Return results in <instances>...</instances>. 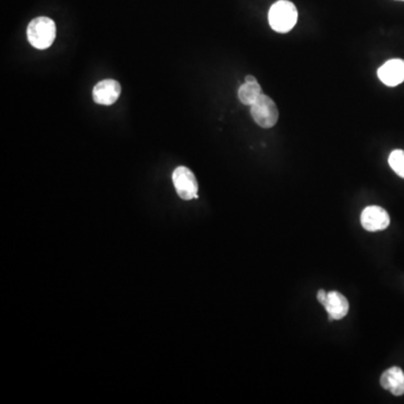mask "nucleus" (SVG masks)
Masks as SVG:
<instances>
[{
	"instance_id": "nucleus-1",
	"label": "nucleus",
	"mask_w": 404,
	"mask_h": 404,
	"mask_svg": "<svg viewBox=\"0 0 404 404\" xmlns=\"http://www.w3.org/2000/svg\"><path fill=\"white\" fill-rule=\"evenodd\" d=\"M298 22V11L289 0L276 1L268 11V22L273 31L285 34L290 32Z\"/></svg>"
},
{
	"instance_id": "nucleus-2",
	"label": "nucleus",
	"mask_w": 404,
	"mask_h": 404,
	"mask_svg": "<svg viewBox=\"0 0 404 404\" xmlns=\"http://www.w3.org/2000/svg\"><path fill=\"white\" fill-rule=\"evenodd\" d=\"M56 37V26L48 17H37L27 26L30 44L37 50H45L53 44Z\"/></svg>"
},
{
	"instance_id": "nucleus-3",
	"label": "nucleus",
	"mask_w": 404,
	"mask_h": 404,
	"mask_svg": "<svg viewBox=\"0 0 404 404\" xmlns=\"http://www.w3.org/2000/svg\"><path fill=\"white\" fill-rule=\"evenodd\" d=\"M251 115L254 122L262 129H272L279 120V110L275 103L264 93L252 105Z\"/></svg>"
},
{
	"instance_id": "nucleus-4",
	"label": "nucleus",
	"mask_w": 404,
	"mask_h": 404,
	"mask_svg": "<svg viewBox=\"0 0 404 404\" xmlns=\"http://www.w3.org/2000/svg\"><path fill=\"white\" fill-rule=\"evenodd\" d=\"M172 180L180 198L183 200L198 198V181L190 169L185 167H176L173 172Z\"/></svg>"
},
{
	"instance_id": "nucleus-5",
	"label": "nucleus",
	"mask_w": 404,
	"mask_h": 404,
	"mask_svg": "<svg viewBox=\"0 0 404 404\" xmlns=\"http://www.w3.org/2000/svg\"><path fill=\"white\" fill-rule=\"evenodd\" d=\"M360 223L368 232H379L388 228L390 225V216L388 211L381 207H366L360 216Z\"/></svg>"
},
{
	"instance_id": "nucleus-6",
	"label": "nucleus",
	"mask_w": 404,
	"mask_h": 404,
	"mask_svg": "<svg viewBox=\"0 0 404 404\" xmlns=\"http://www.w3.org/2000/svg\"><path fill=\"white\" fill-rule=\"evenodd\" d=\"M122 93V86L119 82L112 79H106L96 84L92 90V97L98 105L110 106L118 100Z\"/></svg>"
},
{
	"instance_id": "nucleus-7",
	"label": "nucleus",
	"mask_w": 404,
	"mask_h": 404,
	"mask_svg": "<svg viewBox=\"0 0 404 404\" xmlns=\"http://www.w3.org/2000/svg\"><path fill=\"white\" fill-rule=\"evenodd\" d=\"M377 76L385 86H396L404 81V60L392 59L377 70Z\"/></svg>"
},
{
	"instance_id": "nucleus-8",
	"label": "nucleus",
	"mask_w": 404,
	"mask_h": 404,
	"mask_svg": "<svg viewBox=\"0 0 404 404\" xmlns=\"http://www.w3.org/2000/svg\"><path fill=\"white\" fill-rule=\"evenodd\" d=\"M322 306L328 313L329 320H340L348 315V300L337 291L327 293L326 301Z\"/></svg>"
},
{
	"instance_id": "nucleus-9",
	"label": "nucleus",
	"mask_w": 404,
	"mask_h": 404,
	"mask_svg": "<svg viewBox=\"0 0 404 404\" xmlns=\"http://www.w3.org/2000/svg\"><path fill=\"white\" fill-rule=\"evenodd\" d=\"M382 388L385 390L390 391L391 393L396 396H401L404 394V372L401 368L394 367L389 368L385 371L379 379Z\"/></svg>"
},
{
	"instance_id": "nucleus-10",
	"label": "nucleus",
	"mask_w": 404,
	"mask_h": 404,
	"mask_svg": "<svg viewBox=\"0 0 404 404\" xmlns=\"http://www.w3.org/2000/svg\"><path fill=\"white\" fill-rule=\"evenodd\" d=\"M262 95L259 82H245L238 89V99L245 106H252Z\"/></svg>"
},
{
	"instance_id": "nucleus-11",
	"label": "nucleus",
	"mask_w": 404,
	"mask_h": 404,
	"mask_svg": "<svg viewBox=\"0 0 404 404\" xmlns=\"http://www.w3.org/2000/svg\"><path fill=\"white\" fill-rule=\"evenodd\" d=\"M389 164L391 169L404 178V151L403 150H394L389 157Z\"/></svg>"
},
{
	"instance_id": "nucleus-12",
	"label": "nucleus",
	"mask_w": 404,
	"mask_h": 404,
	"mask_svg": "<svg viewBox=\"0 0 404 404\" xmlns=\"http://www.w3.org/2000/svg\"><path fill=\"white\" fill-rule=\"evenodd\" d=\"M245 82H257L256 78L252 76V74H248L245 77Z\"/></svg>"
},
{
	"instance_id": "nucleus-13",
	"label": "nucleus",
	"mask_w": 404,
	"mask_h": 404,
	"mask_svg": "<svg viewBox=\"0 0 404 404\" xmlns=\"http://www.w3.org/2000/svg\"><path fill=\"white\" fill-rule=\"evenodd\" d=\"M402 1H404V0H402Z\"/></svg>"
}]
</instances>
